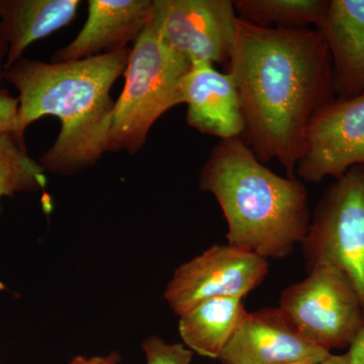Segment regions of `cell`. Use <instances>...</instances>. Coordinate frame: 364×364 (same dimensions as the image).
Segmentation results:
<instances>
[{
	"label": "cell",
	"instance_id": "obj_21",
	"mask_svg": "<svg viewBox=\"0 0 364 364\" xmlns=\"http://www.w3.org/2000/svg\"><path fill=\"white\" fill-rule=\"evenodd\" d=\"M119 359V354L112 353L107 358H76L70 364H117Z\"/></svg>",
	"mask_w": 364,
	"mask_h": 364
},
{
	"label": "cell",
	"instance_id": "obj_8",
	"mask_svg": "<svg viewBox=\"0 0 364 364\" xmlns=\"http://www.w3.org/2000/svg\"><path fill=\"white\" fill-rule=\"evenodd\" d=\"M269 272L267 259L229 245H214L181 265L164 298L177 316L215 298L244 299L262 284Z\"/></svg>",
	"mask_w": 364,
	"mask_h": 364
},
{
	"label": "cell",
	"instance_id": "obj_5",
	"mask_svg": "<svg viewBox=\"0 0 364 364\" xmlns=\"http://www.w3.org/2000/svg\"><path fill=\"white\" fill-rule=\"evenodd\" d=\"M306 269L339 268L353 284L364 314V165L325 189L301 242Z\"/></svg>",
	"mask_w": 364,
	"mask_h": 364
},
{
	"label": "cell",
	"instance_id": "obj_9",
	"mask_svg": "<svg viewBox=\"0 0 364 364\" xmlns=\"http://www.w3.org/2000/svg\"><path fill=\"white\" fill-rule=\"evenodd\" d=\"M358 165H364V92L335 97L314 114L296 174L318 184L327 177L338 179Z\"/></svg>",
	"mask_w": 364,
	"mask_h": 364
},
{
	"label": "cell",
	"instance_id": "obj_19",
	"mask_svg": "<svg viewBox=\"0 0 364 364\" xmlns=\"http://www.w3.org/2000/svg\"><path fill=\"white\" fill-rule=\"evenodd\" d=\"M18 105V98L11 97L6 88L0 90V132L16 135Z\"/></svg>",
	"mask_w": 364,
	"mask_h": 364
},
{
	"label": "cell",
	"instance_id": "obj_11",
	"mask_svg": "<svg viewBox=\"0 0 364 364\" xmlns=\"http://www.w3.org/2000/svg\"><path fill=\"white\" fill-rule=\"evenodd\" d=\"M153 0H90L82 30L52 62H71L127 49L150 20Z\"/></svg>",
	"mask_w": 364,
	"mask_h": 364
},
{
	"label": "cell",
	"instance_id": "obj_20",
	"mask_svg": "<svg viewBox=\"0 0 364 364\" xmlns=\"http://www.w3.org/2000/svg\"><path fill=\"white\" fill-rule=\"evenodd\" d=\"M348 348L345 354L349 364H364V325Z\"/></svg>",
	"mask_w": 364,
	"mask_h": 364
},
{
	"label": "cell",
	"instance_id": "obj_17",
	"mask_svg": "<svg viewBox=\"0 0 364 364\" xmlns=\"http://www.w3.org/2000/svg\"><path fill=\"white\" fill-rule=\"evenodd\" d=\"M46 184L45 170L28 156L25 141L13 133L0 132V200L18 193L39 191Z\"/></svg>",
	"mask_w": 364,
	"mask_h": 364
},
{
	"label": "cell",
	"instance_id": "obj_14",
	"mask_svg": "<svg viewBox=\"0 0 364 364\" xmlns=\"http://www.w3.org/2000/svg\"><path fill=\"white\" fill-rule=\"evenodd\" d=\"M79 0H0V26L9 45L4 70L36 41L73 21Z\"/></svg>",
	"mask_w": 364,
	"mask_h": 364
},
{
	"label": "cell",
	"instance_id": "obj_4",
	"mask_svg": "<svg viewBox=\"0 0 364 364\" xmlns=\"http://www.w3.org/2000/svg\"><path fill=\"white\" fill-rule=\"evenodd\" d=\"M191 67L163 42L149 20L134 42L123 92L114 102L109 151L135 154L142 149L157 119L182 104L181 83Z\"/></svg>",
	"mask_w": 364,
	"mask_h": 364
},
{
	"label": "cell",
	"instance_id": "obj_16",
	"mask_svg": "<svg viewBox=\"0 0 364 364\" xmlns=\"http://www.w3.org/2000/svg\"><path fill=\"white\" fill-rule=\"evenodd\" d=\"M234 6L240 20L254 26L317 28L327 13L329 0H235Z\"/></svg>",
	"mask_w": 364,
	"mask_h": 364
},
{
	"label": "cell",
	"instance_id": "obj_12",
	"mask_svg": "<svg viewBox=\"0 0 364 364\" xmlns=\"http://www.w3.org/2000/svg\"><path fill=\"white\" fill-rule=\"evenodd\" d=\"M182 104L188 107L186 123L205 135L222 140L243 133L240 100L233 78L214 64H191L181 83Z\"/></svg>",
	"mask_w": 364,
	"mask_h": 364
},
{
	"label": "cell",
	"instance_id": "obj_2",
	"mask_svg": "<svg viewBox=\"0 0 364 364\" xmlns=\"http://www.w3.org/2000/svg\"><path fill=\"white\" fill-rule=\"evenodd\" d=\"M131 49L71 62L21 58L4 70L20 93L16 136L46 116L58 117L61 131L40 158L43 169L71 174L92 166L109 151L114 102L111 88L126 70Z\"/></svg>",
	"mask_w": 364,
	"mask_h": 364
},
{
	"label": "cell",
	"instance_id": "obj_18",
	"mask_svg": "<svg viewBox=\"0 0 364 364\" xmlns=\"http://www.w3.org/2000/svg\"><path fill=\"white\" fill-rule=\"evenodd\" d=\"M147 364H191L193 352L182 344H167L157 336L143 342Z\"/></svg>",
	"mask_w": 364,
	"mask_h": 364
},
{
	"label": "cell",
	"instance_id": "obj_22",
	"mask_svg": "<svg viewBox=\"0 0 364 364\" xmlns=\"http://www.w3.org/2000/svg\"><path fill=\"white\" fill-rule=\"evenodd\" d=\"M7 53H9V45L4 39V33L0 26V90L4 88L1 85L4 80V66H6Z\"/></svg>",
	"mask_w": 364,
	"mask_h": 364
},
{
	"label": "cell",
	"instance_id": "obj_7",
	"mask_svg": "<svg viewBox=\"0 0 364 364\" xmlns=\"http://www.w3.org/2000/svg\"><path fill=\"white\" fill-rule=\"evenodd\" d=\"M237 20L231 0H153L150 16L163 42L191 64L226 66Z\"/></svg>",
	"mask_w": 364,
	"mask_h": 364
},
{
	"label": "cell",
	"instance_id": "obj_23",
	"mask_svg": "<svg viewBox=\"0 0 364 364\" xmlns=\"http://www.w3.org/2000/svg\"><path fill=\"white\" fill-rule=\"evenodd\" d=\"M317 364H349L348 359H347L346 354L342 355H335V354H330L328 358L324 360L321 361Z\"/></svg>",
	"mask_w": 364,
	"mask_h": 364
},
{
	"label": "cell",
	"instance_id": "obj_15",
	"mask_svg": "<svg viewBox=\"0 0 364 364\" xmlns=\"http://www.w3.org/2000/svg\"><path fill=\"white\" fill-rule=\"evenodd\" d=\"M246 312L243 299H208L181 316L179 334L191 351L219 359Z\"/></svg>",
	"mask_w": 364,
	"mask_h": 364
},
{
	"label": "cell",
	"instance_id": "obj_6",
	"mask_svg": "<svg viewBox=\"0 0 364 364\" xmlns=\"http://www.w3.org/2000/svg\"><path fill=\"white\" fill-rule=\"evenodd\" d=\"M279 308L318 346L331 352L350 346L364 325L360 299L342 270L322 265L282 291Z\"/></svg>",
	"mask_w": 364,
	"mask_h": 364
},
{
	"label": "cell",
	"instance_id": "obj_3",
	"mask_svg": "<svg viewBox=\"0 0 364 364\" xmlns=\"http://www.w3.org/2000/svg\"><path fill=\"white\" fill-rule=\"evenodd\" d=\"M200 188L221 207L228 244L234 247L282 259L308 234L312 215L305 184L268 168L240 136L213 148L200 170Z\"/></svg>",
	"mask_w": 364,
	"mask_h": 364
},
{
	"label": "cell",
	"instance_id": "obj_13",
	"mask_svg": "<svg viewBox=\"0 0 364 364\" xmlns=\"http://www.w3.org/2000/svg\"><path fill=\"white\" fill-rule=\"evenodd\" d=\"M316 30L331 57L336 97L364 92V0H329Z\"/></svg>",
	"mask_w": 364,
	"mask_h": 364
},
{
	"label": "cell",
	"instance_id": "obj_24",
	"mask_svg": "<svg viewBox=\"0 0 364 364\" xmlns=\"http://www.w3.org/2000/svg\"><path fill=\"white\" fill-rule=\"evenodd\" d=\"M296 364H313V363H296Z\"/></svg>",
	"mask_w": 364,
	"mask_h": 364
},
{
	"label": "cell",
	"instance_id": "obj_10",
	"mask_svg": "<svg viewBox=\"0 0 364 364\" xmlns=\"http://www.w3.org/2000/svg\"><path fill=\"white\" fill-rule=\"evenodd\" d=\"M330 354L277 306L246 312L219 360L222 364H317Z\"/></svg>",
	"mask_w": 364,
	"mask_h": 364
},
{
	"label": "cell",
	"instance_id": "obj_1",
	"mask_svg": "<svg viewBox=\"0 0 364 364\" xmlns=\"http://www.w3.org/2000/svg\"><path fill=\"white\" fill-rule=\"evenodd\" d=\"M227 68L240 100L241 140L261 162L277 160L287 177H296L311 119L336 97L322 35L309 28H262L238 18Z\"/></svg>",
	"mask_w": 364,
	"mask_h": 364
}]
</instances>
